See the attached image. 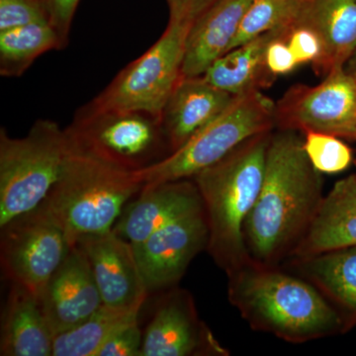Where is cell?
Here are the masks:
<instances>
[{"instance_id":"22","label":"cell","mask_w":356,"mask_h":356,"mask_svg":"<svg viewBox=\"0 0 356 356\" xmlns=\"http://www.w3.org/2000/svg\"><path fill=\"white\" fill-rule=\"evenodd\" d=\"M140 308L103 304L81 324L55 337L53 356H96L117 330L138 320Z\"/></svg>"},{"instance_id":"6","label":"cell","mask_w":356,"mask_h":356,"mask_svg":"<svg viewBox=\"0 0 356 356\" xmlns=\"http://www.w3.org/2000/svg\"><path fill=\"white\" fill-rule=\"evenodd\" d=\"M192 23L170 20L158 41L128 65L90 104L86 113L140 111L161 119L181 77L185 44Z\"/></svg>"},{"instance_id":"24","label":"cell","mask_w":356,"mask_h":356,"mask_svg":"<svg viewBox=\"0 0 356 356\" xmlns=\"http://www.w3.org/2000/svg\"><path fill=\"white\" fill-rule=\"evenodd\" d=\"M309 268L339 302L356 310V245L322 252Z\"/></svg>"},{"instance_id":"23","label":"cell","mask_w":356,"mask_h":356,"mask_svg":"<svg viewBox=\"0 0 356 356\" xmlns=\"http://www.w3.org/2000/svg\"><path fill=\"white\" fill-rule=\"evenodd\" d=\"M62 40L50 21H41L0 32V70L19 76L40 56L60 48Z\"/></svg>"},{"instance_id":"8","label":"cell","mask_w":356,"mask_h":356,"mask_svg":"<svg viewBox=\"0 0 356 356\" xmlns=\"http://www.w3.org/2000/svg\"><path fill=\"white\" fill-rule=\"evenodd\" d=\"M67 133L79 151L129 172L159 161L166 140L161 118L125 110L83 112Z\"/></svg>"},{"instance_id":"11","label":"cell","mask_w":356,"mask_h":356,"mask_svg":"<svg viewBox=\"0 0 356 356\" xmlns=\"http://www.w3.org/2000/svg\"><path fill=\"white\" fill-rule=\"evenodd\" d=\"M209 241L205 209L170 222L133 245L147 292L175 284Z\"/></svg>"},{"instance_id":"19","label":"cell","mask_w":356,"mask_h":356,"mask_svg":"<svg viewBox=\"0 0 356 356\" xmlns=\"http://www.w3.org/2000/svg\"><path fill=\"white\" fill-rule=\"evenodd\" d=\"M293 24L264 33L227 51L206 70L204 79L234 96L270 86L275 77L266 69L267 48L273 40L287 34Z\"/></svg>"},{"instance_id":"5","label":"cell","mask_w":356,"mask_h":356,"mask_svg":"<svg viewBox=\"0 0 356 356\" xmlns=\"http://www.w3.org/2000/svg\"><path fill=\"white\" fill-rule=\"evenodd\" d=\"M70 153L67 130L39 120L23 138L0 132V227L37 209L62 175Z\"/></svg>"},{"instance_id":"20","label":"cell","mask_w":356,"mask_h":356,"mask_svg":"<svg viewBox=\"0 0 356 356\" xmlns=\"http://www.w3.org/2000/svg\"><path fill=\"white\" fill-rule=\"evenodd\" d=\"M306 242L314 254L356 245V175L337 181L316 208Z\"/></svg>"},{"instance_id":"28","label":"cell","mask_w":356,"mask_h":356,"mask_svg":"<svg viewBox=\"0 0 356 356\" xmlns=\"http://www.w3.org/2000/svg\"><path fill=\"white\" fill-rule=\"evenodd\" d=\"M285 41L299 65L315 67L323 57L324 47L318 33L298 19L290 27Z\"/></svg>"},{"instance_id":"10","label":"cell","mask_w":356,"mask_h":356,"mask_svg":"<svg viewBox=\"0 0 356 356\" xmlns=\"http://www.w3.org/2000/svg\"><path fill=\"white\" fill-rule=\"evenodd\" d=\"M283 129L315 131L353 138L356 130V79L332 70L317 86L296 84L275 105V124Z\"/></svg>"},{"instance_id":"33","label":"cell","mask_w":356,"mask_h":356,"mask_svg":"<svg viewBox=\"0 0 356 356\" xmlns=\"http://www.w3.org/2000/svg\"><path fill=\"white\" fill-rule=\"evenodd\" d=\"M344 70H346V72L350 74L356 79V50L353 55L351 56L350 60H348V64L344 67Z\"/></svg>"},{"instance_id":"1","label":"cell","mask_w":356,"mask_h":356,"mask_svg":"<svg viewBox=\"0 0 356 356\" xmlns=\"http://www.w3.org/2000/svg\"><path fill=\"white\" fill-rule=\"evenodd\" d=\"M318 189L304 139L290 129L270 135L261 191L245 222L257 257L269 259L295 235L314 210Z\"/></svg>"},{"instance_id":"12","label":"cell","mask_w":356,"mask_h":356,"mask_svg":"<svg viewBox=\"0 0 356 356\" xmlns=\"http://www.w3.org/2000/svg\"><path fill=\"white\" fill-rule=\"evenodd\" d=\"M39 302L54 337L74 329L103 305L90 264L79 245L70 248Z\"/></svg>"},{"instance_id":"29","label":"cell","mask_w":356,"mask_h":356,"mask_svg":"<svg viewBox=\"0 0 356 356\" xmlns=\"http://www.w3.org/2000/svg\"><path fill=\"white\" fill-rule=\"evenodd\" d=\"M143 337L139 320L134 321L117 330L96 356H142Z\"/></svg>"},{"instance_id":"4","label":"cell","mask_w":356,"mask_h":356,"mask_svg":"<svg viewBox=\"0 0 356 356\" xmlns=\"http://www.w3.org/2000/svg\"><path fill=\"white\" fill-rule=\"evenodd\" d=\"M275 105L261 89L235 96L221 114L194 134L184 146L153 165L136 170L135 177L143 185L195 177L245 140L270 132L275 124Z\"/></svg>"},{"instance_id":"27","label":"cell","mask_w":356,"mask_h":356,"mask_svg":"<svg viewBox=\"0 0 356 356\" xmlns=\"http://www.w3.org/2000/svg\"><path fill=\"white\" fill-rule=\"evenodd\" d=\"M41 21H50L46 0H0V32Z\"/></svg>"},{"instance_id":"32","label":"cell","mask_w":356,"mask_h":356,"mask_svg":"<svg viewBox=\"0 0 356 356\" xmlns=\"http://www.w3.org/2000/svg\"><path fill=\"white\" fill-rule=\"evenodd\" d=\"M170 7V20L184 21L193 24L218 0H166Z\"/></svg>"},{"instance_id":"14","label":"cell","mask_w":356,"mask_h":356,"mask_svg":"<svg viewBox=\"0 0 356 356\" xmlns=\"http://www.w3.org/2000/svg\"><path fill=\"white\" fill-rule=\"evenodd\" d=\"M204 210L197 186L189 182L144 185L124 208L113 231L132 245L144 242L170 222Z\"/></svg>"},{"instance_id":"9","label":"cell","mask_w":356,"mask_h":356,"mask_svg":"<svg viewBox=\"0 0 356 356\" xmlns=\"http://www.w3.org/2000/svg\"><path fill=\"white\" fill-rule=\"evenodd\" d=\"M0 228V259L4 273L13 284L39 299L72 248L67 236L39 208Z\"/></svg>"},{"instance_id":"17","label":"cell","mask_w":356,"mask_h":356,"mask_svg":"<svg viewBox=\"0 0 356 356\" xmlns=\"http://www.w3.org/2000/svg\"><path fill=\"white\" fill-rule=\"evenodd\" d=\"M298 20L322 40L324 53L315 65L318 76L343 69L356 50V0H306Z\"/></svg>"},{"instance_id":"2","label":"cell","mask_w":356,"mask_h":356,"mask_svg":"<svg viewBox=\"0 0 356 356\" xmlns=\"http://www.w3.org/2000/svg\"><path fill=\"white\" fill-rule=\"evenodd\" d=\"M143 186L134 172L93 158L70 143L62 175L38 208L74 247L84 236L113 229L125 206Z\"/></svg>"},{"instance_id":"13","label":"cell","mask_w":356,"mask_h":356,"mask_svg":"<svg viewBox=\"0 0 356 356\" xmlns=\"http://www.w3.org/2000/svg\"><path fill=\"white\" fill-rule=\"evenodd\" d=\"M104 305L143 306L147 292L133 245L113 229L79 238Z\"/></svg>"},{"instance_id":"31","label":"cell","mask_w":356,"mask_h":356,"mask_svg":"<svg viewBox=\"0 0 356 356\" xmlns=\"http://www.w3.org/2000/svg\"><path fill=\"white\" fill-rule=\"evenodd\" d=\"M79 0H46L51 25L57 30L63 44L67 43L72 18Z\"/></svg>"},{"instance_id":"3","label":"cell","mask_w":356,"mask_h":356,"mask_svg":"<svg viewBox=\"0 0 356 356\" xmlns=\"http://www.w3.org/2000/svg\"><path fill=\"white\" fill-rule=\"evenodd\" d=\"M270 134H261L194 177L209 228L208 247L222 266L231 267L243 252V227L264 180Z\"/></svg>"},{"instance_id":"16","label":"cell","mask_w":356,"mask_h":356,"mask_svg":"<svg viewBox=\"0 0 356 356\" xmlns=\"http://www.w3.org/2000/svg\"><path fill=\"white\" fill-rule=\"evenodd\" d=\"M252 1L218 0L199 16L187 37L182 76H202L229 51Z\"/></svg>"},{"instance_id":"7","label":"cell","mask_w":356,"mask_h":356,"mask_svg":"<svg viewBox=\"0 0 356 356\" xmlns=\"http://www.w3.org/2000/svg\"><path fill=\"white\" fill-rule=\"evenodd\" d=\"M234 297L267 329L289 339L321 336L341 323L313 287L282 273L250 274L236 283Z\"/></svg>"},{"instance_id":"15","label":"cell","mask_w":356,"mask_h":356,"mask_svg":"<svg viewBox=\"0 0 356 356\" xmlns=\"http://www.w3.org/2000/svg\"><path fill=\"white\" fill-rule=\"evenodd\" d=\"M234 98L203 76H181L161 114V126L170 151L184 146L194 134L221 114Z\"/></svg>"},{"instance_id":"21","label":"cell","mask_w":356,"mask_h":356,"mask_svg":"<svg viewBox=\"0 0 356 356\" xmlns=\"http://www.w3.org/2000/svg\"><path fill=\"white\" fill-rule=\"evenodd\" d=\"M202 343L195 315L182 295L163 300L143 337L142 356L194 355Z\"/></svg>"},{"instance_id":"26","label":"cell","mask_w":356,"mask_h":356,"mask_svg":"<svg viewBox=\"0 0 356 356\" xmlns=\"http://www.w3.org/2000/svg\"><path fill=\"white\" fill-rule=\"evenodd\" d=\"M304 149L309 161L318 172L339 173L353 161L350 147L331 134L309 131L305 133Z\"/></svg>"},{"instance_id":"18","label":"cell","mask_w":356,"mask_h":356,"mask_svg":"<svg viewBox=\"0 0 356 356\" xmlns=\"http://www.w3.org/2000/svg\"><path fill=\"white\" fill-rule=\"evenodd\" d=\"M54 339L39 299L13 284L2 314L0 355L53 356Z\"/></svg>"},{"instance_id":"25","label":"cell","mask_w":356,"mask_h":356,"mask_svg":"<svg viewBox=\"0 0 356 356\" xmlns=\"http://www.w3.org/2000/svg\"><path fill=\"white\" fill-rule=\"evenodd\" d=\"M305 2L306 0H254L229 51L264 33L296 22Z\"/></svg>"},{"instance_id":"30","label":"cell","mask_w":356,"mask_h":356,"mask_svg":"<svg viewBox=\"0 0 356 356\" xmlns=\"http://www.w3.org/2000/svg\"><path fill=\"white\" fill-rule=\"evenodd\" d=\"M287 34L273 40L266 50V69L269 74L275 79L276 76L290 74L297 67H299L296 58L285 41Z\"/></svg>"},{"instance_id":"34","label":"cell","mask_w":356,"mask_h":356,"mask_svg":"<svg viewBox=\"0 0 356 356\" xmlns=\"http://www.w3.org/2000/svg\"><path fill=\"white\" fill-rule=\"evenodd\" d=\"M353 139L356 140V130H355V136H353Z\"/></svg>"}]
</instances>
